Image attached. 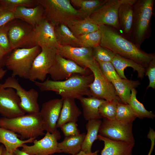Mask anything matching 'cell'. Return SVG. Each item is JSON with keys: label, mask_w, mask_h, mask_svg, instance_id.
Masks as SVG:
<instances>
[{"label": "cell", "mask_w": 155, "mask_h": 155, "mask_svg": "<svg viewBox=\"0 0 155 155\" xmlns=\"http://www.w3.org/2000/svg\"><path fill=\"white\" fill-rule=\"evenodd\" d=\"M137 93L135 88H133L131 90L128 104L130 106L137 117L141 119L146 118L154 119L155 117V114L152 112L147 110L143 104L137 100L136 97Z\"/></svg>", "instance_id": "1f68e13d"}, {"label": "cell", "mask_w": 155, "mask_h": 155, "mask_svg": "<svg viewBox=\"0 0 155 155\" xmlns=\"http://www.w3.org/2000/svg\"><path fill=\"white\" fill-rule=\"evenodd\" d=\"M60 128L65 137L77 135L80 133L76 122H68L62 125Z\"/></svg>", "instance_id": "ab89813d"}, {"label": "cell", "mask_w": 155, "mask_h": 155, "mask_svg": "<svg viewBox=\"0 0 155 155\" xmlns=\"http://www.w3.org/2000/svg\"><path fill=\"white\" fill-rule=\"evenodd\" d=\"M98 63L102 73L110 82H112L114 81L121 78L111 62H100Z\"/></svg>", "instance_id": "74e56055"}, {"label": "cell", "mask_w": 155, "mask_h": 155, "mask_svg": "<svg viewBox=\"0 0 155 155\" xmlns=\"http://www.w3.org/2000/svg\"><path fill=\"white\" fill-rule=\"evenodd\" d=\"M81 114L82 112L77 106L75 99L63 98L62 106L57 123V128H60L62 125L68 122H76Z\"/></svg>", "instance_id": "603a6c76"}, {"label": "cell", "mask_w": 155, "mask_h": 155, "mask_svg": "<svg viewBox=\"0 0 155 155\" xmlns=\"http://www.w3.org/2000/svg\"><path fill=\"white\" fill-rule=\"evenodd\" d=\"M93 56L98 63L111 62L116 54L110 50L100 45L93 48Z\"/></svg>", "instance_id": "8d00e7d4"}, {"label": "cell", "mask_w": 155, "mask_h": 155, "mask_svg": "<svg viewBox=\"0 0 155 155\" xmlns=\"http://www.w3.org/2000/svg\"><path fill=\"white\" fill-rule=\"evenodd\" d=\"M36 56L30 71L28 79L34 82L37 80L42 82L46 80L50 69L53 65L58 53L57 49L43 47Z\"/></svg>", "instance_id": "9c48e42d"}, {"label": "cell", "mask_w": 155, "mask_h": 155, "mask_svg": "<svg viewBox=\"0 0 155 155\" xmlns=\"http://www.w3.org/2000/svg\"><path fill=\"white\" fill-rule=\"evenodd\" d=\"M120 100L115 99L110 101L105 100L100 106L99 111L101 116L110 120L115 119L117 106Z\"/></svg>", "instance_id": "e575fe53"}, {"label": "cell", "mask_w": 155, "mask_h": 155, "mask_svg": "<svg viewBox=\"0 0 155 155\" xmlns=\"http://www.w3.org/2000/svg\"><path fill=\"white\" fill-rule=\"evenodd\" d=\"M111 83L115 88L117 95L121 101L128 104L131 90L135 88L140 84L139 81L121 78L112 82Z\"/></svg>", "instance_id": "4316f807"}, {"label": "cell", "mask_w": 155, "mask_h": 155, "mask_svg": "<svg viewBox=\"0 0 155 155\" xmlns=\"http://www.w3.org/2000/svg\"><path fill=\"white\" fill-rule=\"evenodd\" d=\"M38 4L37 0H1L0 6L3 9L13 10L19 7H33Z\"/></svg>", "instance_id": "d590c367"}, {"label": "cell", "mask_w": 155, "mask_h": 155, "mask_svg": "<svg viewBox=\"0 0 155 155\" xmlns=\"http://www.w3.org/2000/svg\"><path fill=\"white\" fill-rule=\"evenodd\" d=\"M94 76L93 82L89 86L90 96L102 99L107 101L117 99L114 87L103 75L98 63L95 61L88 67Z\"/></svg>", "instance_id": "52a82bcc"}, {"label": "cell", "mask_w": 155, "mask_h": 155, "mask_svg": "<svg viewBox=\"0 0 155 155\" xmlns=\"http://www.w3.org/2000/svg\"><path fill=\"white\" fill-rule=\"evenodd\" d=\"M20 135L8 129L0 127V143L4 147L7 151L14 153L19 148L28 143H31L35 138L22 140Z\"/></svg>", "instance_id": "7402d4cb"}, {"label": "cell", "mask_w": 155, "mask_h": 155, "mask_svg": "<svg viewBox=\"0 0 155 155\" xmlns=\"http://www.w3.org/2000/svg\"><path fill=\"white\" fill-rule=\"evenodd\" d=\"M1 155H15L14 153H10L6 151L4 147L2 151Z\"/></svg>", "instance_id": "c3c4849f"}, {"label": "cell", "mask_w": 155, "mask_h": 155, "mask_svg": "<svg viewBox=\"0 0 155 155\" xmlns=\"http://www.w3.org/2000/svg\"><path fill=\"white\" fill-rule=\"evenodd\" d=\"M91 73L89 69L82 67L58 53L55 63L49 70L48 74L52 80L59 81L67 79L74 74L86 75L92 73Z\"/></svg>", "instance_id": "4fadbf2b"}, {"label": "cell", "mask_w": 155, "mask_h": 155, "mask_svg": "<svg viewBox=\"0 0 155 155\" xmlns=\"http://www.w3.org/2000/svg\"><path fill=\"white\" fill-rule=\"evenodd\" d=\"M94 79L92 73L86 75L76 74L62 81L47 79L42 82L36 81L34 82L42 91L55 92L63 99H78L85 95L90 96L89 86Z\"/></svg>", "instance_id": "7a4b0ae2"}, {"label": "cell", "mask_w": 155, "mask_h": 155, "mask_svg": "<svg viewBox=\"0 0 155 155\" xmlns=\"http://www.w3.org/2000/svg\"><path fill=\"white\" fill-rule=\"evenodd\" d=\"M7 71L2 67H0V80L2 79L5 75Z\"/></svg>", "instance_id": "7dc6e473"}, {"label": "cell", "mask_w": 155, "mask_h": 155, "mask_svg": "<svg viewBox=\"0 0 155 155\" xmlns=\"http://www.w3.org/2000/svg\"><path fill=\"white\" fill-rule=\"evenodd\" d=\"M86 127L87 131L82 145L81 150L86 153L92 152V145L98 139V133L102 121L100 119L88 121Z\"/></svg>", "instance_id": "f1b7e54d"}, {"label": "cell", "mask_w": 155, "mask_h": 155, "mask_svg": "<svg viewBox=\"0 0 155 155\" xmlns=\"http://www.w3.org/2000/svg\"><path fill=\"white\" fill-rule=\"evenodd\" d=\"M132 125L133 123L125 124L116 119L103 118L98 133L99 135L113 140L135 144Z\"/></svg>", "instance_id": "30bf717a"}, {"label": "cell", "mask_w": 155, "mask_h": 155, "mask_svg": "<svg viewBox=\"0 0 155 155\" xmlns=\"http://www.w3.org/2000/svg\"><path fill=\"white\" fill-rule=\"evenodd\" d=\"M99 151V150H97L94 152H92L90 153H86L81 150L75 155H98Z\"/></svg>", "instance_id": "ee69618b"}, {"label": "cell", "mask_w": 155, "mask_h": 155, "mask_svg": "<svg viewBox=\"0 0 155 155\" xmlns=\"http://www.w3.org/2000/svg\"><path fill=\"white\" fill-rule=\"evenodd\" d=\"M55 24L44 18L34 28L35 46L40 48L47 47L57 50L60 46L57 41L55 31Z\"/></svg>", "instance_id": "e0dca14e"}, {"label": "cell", "mask_w": 155, "mask_h": 155, "mask_svg": "<svg viewBox=\"0 0 155 155\" xmlns=\"http://www.w3.org/2000/svg\"><path fill=\"white\" fill-rule=\"evenodd\" d=\"M15 155H30L20 150L18 148L14 152Z\"/></svg>", "instance_id": "bcb514c9"}, {"label": "cell", "mask_w": 155, "mask_h": 155, "mask_svg": "<svg viewBox=\"0 0 155 155\" xmlns=\"http://www.w3.org/2000/svg\"><path fill=\"white\" fill-rule=\"evenodd\" d=\"M6 55L0 47V67H1V63L3 60L5 56Z\"/></svg>", "instance_id": "f6af8a7d"}, {"label": "cell", "mask_w": 155, "mask_h": 155, "mask_svg": "<svg viewBox=\"0 0 155 155\" xmlns=\"http://www.w3.org/2000/svg\"><path fill=\"white\" fill-rule=\"evenodd\" d=\"M126 0H107L90 17L99 26H111L119 30L118 11L121 5Z\"/></svg>", "instance_id": "5bb4252c"}, {"label": "cell", "mask_w": 155, "mask_h": 155, "mask_svg": "<svg viewBox=\"0 0 155 155\" xmlns=\"http://www.w3.org/2000/svg\"><path fill=\"white\" fill-rule=\"evenodd\" d=\"M61 138L60 133L57 129L52 133L46 132L42 139L34 140L33 145L23 144L21 150L30 155H52L61 153L62 152L58 146V141Z\"/></svg>", "instance_id": "7c38bea8"}, {"label": "cell", "mask_w": 155, "mask_h": 155, "mask_svg": "<svg viewBox=\"0 0 155 155\" xmlns=\"http://www.w3.org/2000/svg\"><path fill=\"white\" fill-rule=\"evenodd\" d=\"M98 139L104 142V146L101 155H132L135 144L113 140L99 134Z\"/></svg>", "instance_id": "ffe728a7"}, {"label": "cell", "mask_w": 155, "mask_h": 155, "mask_svg": "<svg viewBox=\"0 0 155 155\" xmlns=\"http://www.w3.org/2000/svg\"><path fill=\"white\" fill-rule=\"evenodd\" d=\"M80 47L93 48L100 45L101 35L100 30L77 37Z\"/></svg>", "instance_id": "836d02e7"}, {"label": "cell", "mask_w": 155, "mask_h": 155, "mask_svg": "<svg viewBox=\"0 0 155 155\" xmlns=\"http://www.w3.org/2000/svg\"><path fill=\"white\" fill-rule=\"evenodd\" d=\"M78 100L81 104L85 120L88 121L100 119L102 118L99 114V108L105 100L92 96H82Z\"/></svg>", "instance_id": "d4e9b609"}, {"label": "cell", "mask_w": 155, "mask_h": 155, "mask_svg": "<svg viewBox=\"0 0 155 155\" xmlns=\"http://www.w3.org/2000/svg\"><path fill=\"white\" fill-rule=\"evenodd\" d=\"M16 19H20L34 28L44 18L43 7L38 4L33 8L19 7L14 10Z\"/></svg>", "instance_id": "44dd1931"}, {"label": "cell", "mask_w": 155, "mask_h": 155, "mask_svg": "<svg viewBox=\"0 0 155 155\" xmlns=\"http://www.w3.org/2000/svg\"><path fill=\"white\" fill-rule=\"evenodd\" d=\"M147 137L150 140L151 142L150 148L148 155H151L155 145V131L152 129L150 128Z\"/></svg>", "instance_id": "7bdbcfd3"}, {"label": "cell", "mask_w": 155, "mask_h": 155, "mask_svg": "<svg viewBox=\"0 0 155 155\" xmlns=\"http://www.w3.org/2000/svg\"><path fill=\"white\" fill-rule=\"evenodd\" d=\"M136 0H126L122 4L118 11L119 30L122 35L129 40L133 20V4Z\"/></svg>", "instance_id": "d6986e66"}, {"label": "cell", "mask_w": 155, "mask_h": 155, "mask_svg": "<svg viewBox=\"0 0 155 155\" xmlns=\"http://www.w3.org/2000/svg\"><path fill=\"white\" fill-rule=\"evenodd\" d=\"M0 127L19 134L20 139L22 140L36 138L45 134L39 112L11 119L0 117Z\"/></svg>", "instance_id": "277c9868"}, {"label": "cell", "mask_w": 155, "mask_h": 155, "mask_svg": "<svg viewBox=\"0 0 155 155\" xmlns=\"http://www.w3.org/2000/svg\"><path fill=\"white\" fill-rule=\"evenodd\" d=\"M145 75L148 76L149 84L146 89L151 88H155V57L150 62L146 68Z\"/></svg>", "instance_id": "60d3db41"}, {"label": "cell", "mask_w": 155, "mask_h": 155, "mask_svg": "<svg viewBox=\"0 0 155 155\" xmlns=\"http://www.w3.org/2000/svg\"><path fill=\"white\" fill-rule=\"evenodd\" d=\"M2 9V8H1V6H0V10L1 9Z\"/></svg>", "instance_id": "f907efd6"}, {"label": "cell", "mask_w": 155, "mask_h": 155, "mask_svg": "<svg viewBox=\"0 0 155 155\" xmlns=\"http://www.w3.org/2000/svg\"><path fill=\"white\" fill-rule=\"evenodd\" d=\"M15 19L16 18L13 11L2 9L0 10V27Z\"/></svg>", "instance_id": "b9f144b4"}, {"label": "cell", "mask_w": 155, "mask_h": 155, "mask_svg": "<svg viewBox=\"0 0 155 155\" xmlns=\"http://www.w3.org/2000/svg\"><path fill=\"white\" fill-rule=\"evenodd\" d=\"M101 38L100 45L122 57L132 60L146 68L155 57L154 53H148L114 28L106 25L100 26Z\"/></svg>", "instance_id": "6da1fadb"}, {"label": "cell", "mask_w": 155, "mask_h": 155, "mask_svg": "<svg viewBox=\"0 0 155 155\" xmlns=\"http://www.w3.org/2000/svg\"><path fill=\"white\" fill-rule=\"evenodd\" d=\"M57 50L63 57L72 60L84 68H88L95 61L93 56V48L60 46Z\"/></svg>", "instance_id": "ac0fdd59"}, {"label": "cell", "mask_w": 155, "mask_h": 155, "mask_svg": "<svg viewBox=\"0 0 155 155\" xmlns=\"http://www.w3.org/2000/svg\"><path fill=\"white\" fill-rule=\"evenodd\" d=\"M41 51L38 45L15 49L5 59L4 65L11 72V76L28 80L33 61Z\"/></svg>", "instance_id": "5b68a950"}, {"label": "cell", "mask_w": 155, "mask_h": 155, "mask_svg": "<svg viewBox=\"0 0 155 155\" xmlns=\"http://www.w3.org/2000/svg\"><path fill=\"white\" fill-rule=\"evenodd\" d=\"M8 29L7 24L0 27V47L6 55L12 51L8 36Z\"/></svg>", "instance_id": "f35d334b"}, {"label": "cell", "mask_w": 155, "mask_h": 155, "mask_svg": "<svg viewBox=\"0 0 155 155\" xmlns=\"http://www.w3.org/2000/svg\"><path fill=\"white\" fill-rule=\"evenodd\" d=\"M154 0H136L133 4V20L129 40L140 47L151 34Z\"/></svg>", "instance_id": "3957f363"}, {"label": "cell", "mask_w": 155, "mask_h": 155, "mask_svg": "<svg viewBox=\"0 0 155 155\" xmlns=\"http://www.w3.org/2000/svg\"><path fill=\"white\" fill-rule=\"evenodd\" d=\"M55 26L56 38L59 46L69 45L80 47L79 40L68 27L64 24H60Z\"/></svg>", "instance_id": "83f0119b"}, {"label": "cell", "mask_w": 155, "mask_h": 155, "mask_svg": "<svg viewBox=\"0 0 155 155\" xmlns=\"http://www.w3.org/2000/svg\"><path fill=\"white\" fill-rule=\"evenodd\" d=\"M66 25L76 37L100 30V26L90 17L72 20Z\"/></svg>", "instance_id": "484cf974"}, {"label": "cell", "mask_w": 155, "mask_h": 155, "mask_svg": "<svg viewBox=\"0 0 155 155\" xmlns=\"http://www.w3.org/2000/svg\"><path fill=\"white\" fill-rule=\"evenodd\" d=\"M86 133H80L75 136L65 137L58 146L62 152L75 155L81 150L82 146Z\"/></svg>", "instance_id": "f546056e"}, {"label": "cell", "mask_w": 155, "mask_h": 155, "mask_svg": "<svg viewBox=\"0 0 155 155\" xmlns=\"http://www.w3.org/2000/svg\"><path fill=\"white\" fill-rule=\"evenodd\" d=\"M4 148V146L3 145H0V155H1Z\"/></svg>", "instance_id": "681fc988"}, {"label": "cell", "mask_w": 155, "mask_h": 155, "mask_svg": "<svg viewBox=\"0 0 155 155\" xmlns=\"http://www.w3.org/2000/svg\"><path fill=\"white\" fill-rule=\"evenodd\" d=\"M137 116L128 104H125L121 101L118 102L115 119L123 123H133Z\"/></svg>", "instance_id": "d6a6232c"}, {"label": "cell", "mask_w": 155, "mask_h": 155, "mask_svg": "<svg viewBox=\"0 0 155 155\" xmlns=\"http://www.w3.org/2000/svg\"><path fill=\"white\" fill-rule=\"evenodd\" d=\"M63 99L56 98L44 103L40 113L44 130L52 133L57 130V123L62 106Z\"/></svg>", "instance_id": "2e32d148"}, {"label": "cell", "mask_w": 155, "mask_h": 155, "mask_svg": "<svg viewBox=\"0 0 155 155\" xmlns=\"http://www.w3.org/2000/svg\"><path fill=\"white\" fill-rule=\"evenodd\" d=\"M0 87L11 88L15 90L20 99V106L25 113L32 114L40 112L38 102L39 94L34 88L26 90L18 80L12 76L7 78L3 83L0 84Z\"/></svg>", "instance_id": "ba28073f"}, {"label": "cell", "mask_w": 155, "mask_h": 155, "mask_svg": "<svg viewBox=\"0 0 155 155\" xmlns=\"http://www.w3.org/2000/svg\"><path fill=\"white\" fill-rule=\"evenodd\" d=\"M20 103L14 89L0 87V115L2 117L11 119L25 115Z\"/></svg>", "instance_id": "9a60e30c"}, {"label": "cell", "mask_w": 155, "mask_h": 155, "mask_svg": "<svg viewBox=\"0 0 155 155\" xmlns=\"http://www.w3.org/2000/svg\"><path fill=\"white\" fill-rule=\"evenodd\" d=\"M111 63L117 73L121 78H127L124 70L127 67L132 68L137 73V77L142 79L145 75L146 68L143 65L131 59L116 54Z\"/></svg>", "instance_id": "cb8c5ba5"}, {"label": "cell", "mask_w": 155, "mask_h": 155, "mask_svg": "<svg viewBox=\"0 0 155 155\" xmlns=\"http://www.w3.org/2000/svg\"><path fill=\"white\" fill-rule=\"evenodd\" d=\"M7 24L8 36L12 50L35 46L34 28L28 24L19 22Z\"/></svg>", "instance_id": "8fae6325"}, {"label": "cell", "mask_w": 155, "mask_h": 155, "mask_svg": "<svg viewBox=\"0 0 155 155\" xmlns=\"http://www.w3.org/2000/svg\"><path fill=\"white\" fill-rule=\"evenodd\" d=\"M107 0H71L73 5L78 7L82 19L90 17Z\"/></svg>", "instance_id": "4dcf8cb0"}, {"label": "cell", "mask_w": 155, "mask_h": 155, "mask_svg": "<svg viewBox=\"0 0 155 155\" xmlns=\"http://www.w3.org/2000/svg\"><path fill=\"white\" fill-rule=\"evenodd\" d=\"M38 4L43 7L48 18L55 25H66L70 21L82 19L78 9H75L69 0H38Z\"/></svg>", "instance_id": "8992f818"}]
</instances>
